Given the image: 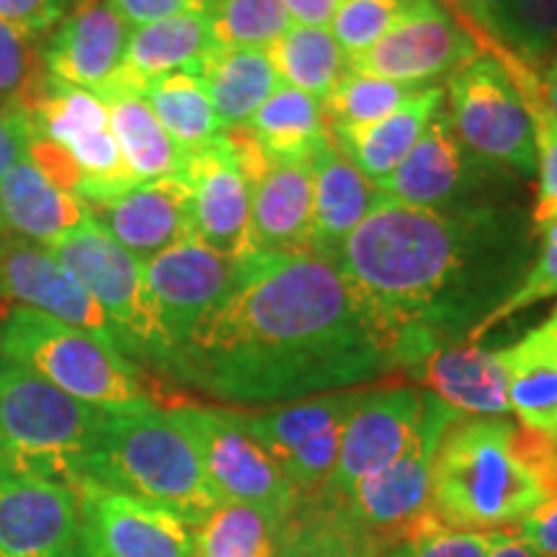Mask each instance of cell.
I'll return each instance as SVG.
<instances>
[{"mask_svg": "<svg viewBox=\"0 0 557 557\" xmlns=\"http://www.w3.org/2000/svg\"><path fill=\"white\" fill-rule=\"evenodd\" d=\"M395 348L338 263L310 253H256L233 289L173 351L169 372L240 406L297 403L395 372Z\"/></svg>", "mask_w": 557, "mask_h": 557, "instance_id": "1", "label": "cell"}, {"mask_svg": "<svg viewBox=\"0 0 557 557\" xmlns=\"http://www.w3.org/2000/svg\"><path fill=\"white\" fill-rule=\"evenodd\" d=\"M532 230L519 207L485 201L455 209L382 197L341 248L338 269L413 369L438 346L470 336L519 287Z\"/></svg>", "mask_w": 557, "mask_h": 557, "instance_id": "2", "label": "cell"}, {"mask_svg": "<svg viewBox=\"0 0 557 557\" xmlns=\"http://www.w3.org/2000/svg\"><path fill=\"white\" fill-rule=\"evenodd\" d=\"M555 485L557 442L504 416H462L438 444L429 513L444 527L493 532L532 517Z\"/></svg>", "mask_w": 557, "mask_h": 557, "instance_id": "3", "label": "cell"}, {"mask_svg": "<svg viewBox=\"0 0 557 557\" xmlns=\"http://www.w3.org/2000/svg\"><path fill=\"white\" fill-rule=\"evenodd\" d=\"M83 480L156 504L194 529L225 504L189 434L156 403L109 410Z\"/></svg>", "mask_w": 557, "mask_h": 557, "instance_id": "4", "label": "cell"}, {"mask_svg": "<svg viewBox=\"0 0 557 557\" xmlns=\"http://www.w3.org/2000/svg\"><path fill=\"white\" fill-rule=\"evenodd\" d=\"M107 416V408L88 406L32 369L0 359V434L13 475L81 485Z\"/></svg>", "mask_w": 557, "mask_h": 557, "instance_id": "5", "label": "cell"}, {"mask_svg": "<svg viewBox=\"0 0 557 557\" xmlns=\"http://www.w3.org/2000/svg\"><path fill=\"white\" fill-rule=\"evenodd\" d=\"M0 359L32 369L88 406L120 410L152 403L127 354L86 331L16 305L0 325Z\"/></svg>", "mask_w": 557, "mask_h": 557, "instance_id": "6", "label": "cell"}, {"mask_svg": "<svg viewBox=\"0 0 557 557\" xmlns=\"http://www.w3.org/2000/svg\"><path fill=\"white\" fill-rule=\"evenodd\" d=\"M50 250L107 312L122 351L165 372L173 344L145 282L143 263L94 222L58 240Z\"/></svg>", "mask_w": 557, "mask_h": 557, "instance_id": "7", "label": "cell"}, {"mask_svg": "<svg viewBox=\"0 0 557 557\" xmlns=\"http://www.w3.org/2000/svg\"><path fill=\"white\" fill-rule=\"evenodd\" d=\"M447 99L451 127L472 156L521 178L537 176L532 120L500 60L478 54L451 75Z\"/></svg>", "mask_w": 557, "mask_h": 557, "instance_id": "8", "label": "cell"}, {"mask_svg": "<svg viewBox=\"0 0 557 557\" xmlns=\"http://www.w3.org/2000/svg\"><path fill=\"white\" fill-rule=\"evenodd\" d=\"M171 413L189 434L207 480L222 500L256 506L287 524L302 496L235 413L201 406L171 408Z\"/></svg>", "mask_w": 557, "mask_h": 557, "instance_id": "9", "label": "cell"}, {"mask_svg": "<svg viewBox=\"0 0 557 557\" xmlns=\"http://www.w3.org/2000/svg\"><path fill=\"white\" fill-rule=\"evenodd\" d=\"M459 418H462L459 410L449 408L436 395L423 393V416L408 447L377 475L361 480L344 498L329 504L344 508L346 517L367 532L406 534L423 513H429L431 475H434L438 444Z\"/></svg>", "mask_w": 557, "mask_h": 557, "instance_id": "10", "label": "cell"}, {"mask_svg": "<svg viewBox=\"0 0 557 557\" xmlns=\"http://www.w3.org/2000/svg\"><path fill=\"white\" fill-rule=\"evenodd\" d=\"M480 47L451 18L438 0H416L410 11L359 58H348V73L413 88H429L434 81L455 75L478 58Z\"/></svg>", "mask_w": 557, "mask_h": 557, "instance_id": "11", "label": "cell"}, {"mask_svg": "<svg viewBox=\"0 0 557 557\" xmlns=\"http://www.w3.org/2000/svg\"><path fill=\"white\" fill-rule=\"evenodd\" d=\"M506 171L493 169L472 156L451 127L447 109L431 116L429 127L418 137L416 148L398 165V171L380 181L382 197L408 207L455 209L485 205L475 199L487 184H498Z\"/></svg>", "mask_w": 557, "mask_h": 557, "instance_id": "12", "label": "cell"}, {"mask_svg": "<svg viewBox=\"0 0 557 557\" xmlns=\"http://www.w3.org/2000/svg\"><path fill=\"white\" fill-rule=\"evenodd\" d=\"M83 549L96 557H194V532L186 521L148 500L83 480Z\"/></svg>", "mask_w": 557, "mask_h": 557, "instance_id": "13", "label": "cell"}, {"mask_svg": "<svg viewBox=\"0 0 557 557\" xmlns=\"http://www.w3.org/2000/svg\"><path fill=\"white\" fill-rule=\"evenodd\" d=\"M423 416V393L416 387H389L377 393H361L348 413L341 436L338 462L329 483L320 487V498H344L361 480L387 468L410 438L416 436Z\"/></svg>", "mask_w": 557, "mask_h": 557, "instance_id": "14", "label": "cell"}, {"mask_svg": "<svg viewBox=\"0 0 557 557\" xmlns=\"http://www.w3.org/2000/svg\"><path fill=\"white\" fill-rule=\"evenodd\" d=\"M0 292L16 308L60 320L122 351L120 336L109 323L107 312L78 278L54 259L50 248L11 235L0 248Z\"/></svg>", "mask_w": 557, "mask_h": 557, "instance_id": "15", "label": "cell"}, {"mask_svg": "<svg viewBox=\"0 0 557 557\" xmlns=\"http://www.w3.org/2000/svg\"><path fill=\"white\" fill-rule=\"evenodd\" d=\"M81 549L83 517L73 487L24 475L0 480V557H78Z\"/></svg>", "mask_w": 557, "mask_h": 557, "instance_id": "16", "label": "cell"}, {"mask_svg": "<svg viewBox=\"0 0 557 557\" xmlns=\"http://www.w3.org/2000/svg\"><path fill=\"white\" fill-rule=\"evenodd\" d=\"M184 178L191 186L194 238L233 261L259 253L250 225V186L225 132L205 150L186 156Z\"/></svg>", "mask_w": 557, "mask_h": 557, "instance_id": "17", "label": "cell"}, {"mask_svg": "<svg viewBox=\"0 0 557 557\" xmlns=\"http://www.w3.org/2000/svg\"><path fill=\"white\" fill-rule=\"evenodd\" d=\"M238 267L240 261L225 259L197 238L181 240L143 263L145 282L156 299L173 351L189 336L194 325L233 289Z\"/></svg>", "mask_w": 557, "mask_h": 557, "instance_id": "18", "label": "cell"}, {"mask_svg": "<svg viewBox=\"0 0 557 557\" xmlns=\"http://www.w3.org/2000/svg\"><path fill=\"white\" fill-rule=\"evenodd\" d=\"M90 220L139 263L194 238L191 186L181 176L148 181L120 197L86 201Z\"/></svg>", "mask_w": 557, "mask_h": 557, "instance_id": "19", "label": "cell"}, {"mask_svg": "<svg viewBox=\"0 0 557 557\" xmlns=\"http://www.w3.org/2000/svg\"><path fill=\"white\" fill-rule=\"evenodd\" d=\"M129 26L107 0H88L67 13L45 41L50 78L103 96L122 78Z\"/></svg>", "mask_w": 557, "mask_h": 557, "instance_id": "20", "label": "cell"}, {"mask_svg": "<svg viewBox=\"0 0 557 557\" xmlns=\"http://www.w3.org/2000/svg\"><path fill=\"white\" fill-rule=\"evenodd\" d=\"M431 395L462 416L498 418L511 413L508 372L500 348L478 344L438 346L410 369Z\"/></svg>", "mask_w": 557, "mask_h": 557, "instance_id": "21", "label": "cell"}, {"mask_svg": "<svg viewBox=\"0 0 557 557\" xmlns=\"http://www.w3.org/2000/svg\"><path fill=\"white\" fill-rule=\"evenodd\" d=\"M250 225L259 253H312L310 160L274 163L250 181Z\"/></svg>", "mask_w": 557, "mask_h": 557, "instance_id": "22", "label": "cell"}, {"mask_svg": "<svg viewBox=\"0 0 557 557\" xmlns=\"http://www.w3.org/2000/svg\"><path fill=\"white\" fill-rule=\"evenodd\" d=\"M312 253L336 263L341 248L382 199L374 181L341 152L333 139L310 160Z\"/></svg>", "mask_w": 557, "mask_h": 557, "instance_id": "23", "label": "cell"}, {"mask_svg": "<svg viewBox=\"0 0 557 557\" xmlns=\"http://www.w3.org/2000/svg\"><path fill=\"white\" fill-rule=\"evenodd\" d=\"M0 220L13 238L45 248L94 222L86 201L52 186L29 158L0 178Z\"/></svg>", "mask_w": 557, "mask_h": 557, "instance_id": "24", "label": "cell"}, {"mask_svg": "<svg viewBox=\"0 0 557 557\" xmlns=\"http://www.w3.org/2000/svg\"><path fill=\"white\" fill-rule=\"evenodd\" d=\"M504 351L508 406L521 429L557 442V305L545 323Z\"/></svg>", "mask_w": 557, "mask_h": 557, "instance_id": "25", "label": "cell"}, {"mask_svg": "<svg viewBox=\"0 0 557 557\" xmlns=\"http://www.w3.org/2000/svg\"><path fill=\"white\" fill-rule=\"evenodd\" d=\"M444 99H447L444 88H421L413 99H408L393 114L382 116L380 122L364 124V127L336 129L331 132V139L351 163H357V169L369 181L380 184L389 173L398 171L408 152L416 148L418 137L429 127L431 116L444 107Z\"/></svg>", "mask_w": 557, "mask_h": 557, "instance_id": "26", "label": "cell"}, {"mask_svg": "<svg viewBox=\"0 0 557 557\" xmlns=\"http://www.w3.org/2000/svg\"><path fill=\"white\" fill-rule=\"evenodd\" d=\"M214 47L218 45L209 32L207 16H199V13L135 26L129 29L122 78L116 86L139 90L148 81L171 73L199 75Z\"/></svg>", "mask_w": 557, "mask_h": 557, "instance_id": "27", "label": "cell"}, {"mask_svg": "<svg viewBox=\"0 0 557 557\" xmlns=\"http://www.w3.org/2000/svg\"><path fill=\"white\" fill-rule=\"evenodd\" d=\"M120 152L137 184L181 176L186 156L158 122L148 99L129 86H114L101 96Z\"/></svg>", "mask_w": 557, "mask_h": 557, "instance_id": "28", "label": "cell"}, {"mask_svg": "<svg viewBox=\"0 0 557 557\" xmlns=\"http://www.w3.org/2000/svg\"><path fill=\"white\" fill-rule=\"evenodd\" d=\"M209 101L225 127H243L282 86L267 50L214 47L199 73Z\"/></svg>", "mask_w": 557, "mask_h": 557, "instance_id": "29", "label": "cell"}, {"mask_svg": "<svg viewBox=\"0 0 557 557\" xmlns=\"http://www.w3.org/2000/svg\"><path fill=\"white\" fill-rule=\"evenodd\" d=\"M263 156L274 163L312 160L331 143V132L323 120V101L302 90L278 86L263 101V107L246 124Z\"/></svg>", "mask_w": 557, "mask_h": 557, "instance_id": "30", "label": "cell"}, {"mask_svg": "<svg viewBox=\"0 0 557 557\" xmlns=\"http://www.w3.org/2000/svg\"><path fill=\"white\" fill-rule=\"evenodd\" d=\"M359 398V389H346L289 403L267 413H235V418L271 457L282 459L336 423H344Z\"/></svg>", "mask_w": 557, "mask_h": 557, "instance_id": "31", "label": "cell"}, {"mask_svg": "<svg viewBox=\"0 0 557 557\" xmlns=\"http://www.w3.org/2000/svg\"><path fill=\"white\" fill-rule=\"evenodd\" d=\"M139 94L148 99L158 122L163 124V129L169 132V137L184 156L205 150L227 129L220 122L212 101H209V94L199 75H163V78L145 83Z\"/></svg>", "mask_w": 557, "mask_h": 557, "instance_id": "32", "label": "cell"}, {"mask_svg": "<svg viewBox=\"0 0 557 557\" xmlns=\"http://www.w3.org/2000/svg\"><path fill=\"white\" fill-rule=\"evenodd\" d=\"M278 81L323 101L344 78L348 58L329 26L292 24L282 39L269 47Z\"/></svg>", "mask_w": 557, "mask_h": 557, "instance_id": "33", "label": "cell"}, {"mask_svg": "<svg viewBox=\"0 0 557 557\" xmlns=\"http://www.w3.org/2000/svg\"><path fill=\"white\" fill-rule=\"evenodd\" d=\"M282 527L261 508L225 500L194 532V557H276Z\"/></svg>", "mask_w": 557, "mask_h": 557, "instance_id": "34", "label": "cell"}, {"mask_svg": "<svg viewBox=\"0 0 557 557\" xmlns=\"http://www.w3.org/2000/svg\"><path fill=\"white\" fill-rule=\"evenodd\" d=\"M418 90L421 88L346 70L336 88L323 99L325 127L329 132H336L380 122L382 116L393 114L408 99H413Z\"/></svg>", "mask_w": 557, "mask_h": 557, "instance_id": "35", "label": "cell"}, {"mask_svg": "<svg viewBox=\"0 0 557 557\" xmlns=\"http://www.w3.org/2000/svg\"><path fill=\"white\" fill-rule=\"evenodd\" d=\"M47 83L50 73L45 65L41 37L0 21V109L32 114L45 96Z\"/></svg>", "mask_w": 557, "mask_h": 557, "instance_id": "36", "label": "cell"}, {"mask_svg": "<svg viewBox=\"0 0 557 557\" xmlns=\"http://www.w3.org/2000/svg\"><path fill=\"white\" fill-rule=\"evenodd\" d=\"M207 24L218 47L269 50L292 26L282 0H214Z\"/></svg>", "mask_w": 557, "mask_h": 557, "instance_id": "37", "label": "cell"}, {"mask_svg": "<svg viewBox=\"0 0 557 557\" xmlns=\"http://www.w3.org/2000/svg\"><path fill=\"white\" fill-rule=\"evenodd\" d=\"M540 235H542V246H540L537 259H534L532 267L527 269V274L519 282V287L513 289L496 310L487 312L483 323H478L475 329L470 331L468 336L470 344H478L487 331H493L508 318L519 315L521 310L532 308V305L537 302H545V299L557 297V222H549V225L542 227Z\"/></svg>", "mask_w": 557, "mask_h": 557, "instance_id": "38", "label": "cell"}, {"mask_svg": "<svg viewBox=\"0 0 557 557\" xmlns=\"http://www.w3.org/2000/svg\"><path fill=\"white\" fill-rule=\"evenodd\" d=\"M413 3L416 0H346L329 29L346 58H359L369 47L377 45Z\"/></svg>", "mask_w": 557, "mask_h": 557, "instance_id": "39", "label": "cell"}, {"mask_svg": "<svg viewBox=\"0 0 557 557\" xmlns=\"http://www.w3.org/2000/svg\"><path fill=\"white\" fill-rule=\"evenodd\" d=\"M496 532H470V529H451L436 521L431 513H423L413 527L403 534L400 545L385 557H487Z\"/></svg>", "mask_w": 557, "mask_h": 557, "instance_id": "40", "label": "cell"}, {"mask_svg": "<svg viewBox=\"0 0 557 557\" xmlns=\"http://www.w3.org/2000/svg\"><path fill=\"white\" fill-rule=\"evenodd\" d=\"M506 50L534 70L557 54V0H517Z\"/></svg>", "mask_w": 557, "mask_h": 557, "instance_id": "41", "label": "cell"}, {"mask_svg": "<svg viewBox=\"0 0 557 557\" xmlns=\"http://www.w3.org/2000/svg\"><path fill=\"white\" fill-rule=\"evenodd\" d=\"M26 158H29L34 169L50 181L52 186H58L60 191L73 194V197L81 199L86 178H83L81 165L75 163L73 152H70L65 145L54 143L52 137L41 135V132L32 127L29 145H26Z\"/></svg>", "mask_w": 557, "mask_h": 557, "instance_id": "42", "label": "cell"}, {"mask_svg": "<svg viewBox=\"0 0 557 557\" xmlns=\"http://www.w3.org/2000/svg\"><path fill=\"white\" fill-rule=\"evenodd\" d=\"M70 3L73 0H0V21L41 37L67 16Z\"/></svg>", "mask_w": 557, "mask_h": 557, "instance_id": "43", "label": "cell"}, {"mask_svg": "<svg viewBox=\"0 0 557 557\" xmlns=\"http://www.w3.org/2000/svg\"><path fill=\"white\" fill-rule=\"evenodd\" d=\"M107 3L124 18L129 29L135 26L152 24L173 16H186V13H199L207 16L214 0H107Z\"/></svg>", "mask_w": 557, "mask_h": 557, "instance_id": "44", "label": "cell"}, {"mask_svg": "<svg viewBox=\"0 0 557 557\" xmlns=\"http://www.w3.org/2000/svg\"><path fill=\"white\" fill-rule=\"evenodd\" d=\"M517 532L540 557H557V485L532 517L517 524Z\"/></svg>", "mask_w": 557, "mask_h": 557, "instance_id": "45", "label": "cell"}, {"mask_svg": "<svg viewBox=\"0 0 557 557\" xmlns=\"http://www.w3.org/2000/svg\"><path fill=\"white\" fill-rule=\"evenodd\" d=\"M29 135V114H24V111L18 109H0V178H3L18 160L26 158Z\"/></svg>", "mask_w": 557, "mask_h": 557, "instance_id": "46", "label": "cell"}, {"mask_svg": "<svg viewBox=\"0 0 557 557\" xmlns=\"http://www.w3.org/2000/svg\"><path fill=\"white\" fill-rule=\"evenodd\" d=\"M438 3H442L444 9L451 13V18L478 41L480 52L485 50V54H493V58H500V54L508 52L491 37V34H487L483 18H480V13L475 9V0H438Z\"/></svg>", "mask_w": 557, "mask_h": 557, "instance_id": "47", "label": "cell"}, {"mask_svg": "<svg viewBox=\"0 0 557 557\" xmlns=\"http://www.w3.org/2000/svg\"><path fill=\"white\" fill-rule=\"evenodd\" d=\"M344 3L346 0H282L292 24L299 26H331L333 16Z\"/></svg>", "mask_w": 557, "mask_h": 557, "instance_id": "48", "label": "cell"}, {"mask_svg": "<svg viewBox=\"0 0 557 557\" xmlns=\"http://www.w3.org/2000/svg\"><path fill=\"white\" fill-rule=\"evenodd\" d=\"M513 3H517V0H475V9L480 13V18H483L487 34H491L504 50L508 39V26H511Z\"/></svg>", "mask_w": 557, "mask_h": 557, "instance_id": "49", "label": "cell"}, {"mask_svg": "<svg viewBox=\"0 0 557 557\" xmlns=\"http://www.w3.org/2000/svg\"><path fill=\"white\" fill-rule=\"evenodd\" d=\"M487 557H540L529 547V542L521 537L519 532H508V529H498L496 542H493Z\"/></svg>", "mask_w": 557, "mask_h": 557, "instance_id": "50", "label": "cell"}, {"mask_svg": "<svg viewBox=\"0 0 557 557\" xmlns=\"http://www.w3.org/2000/svg\"><path fill=\"white\" fill-rule=\"evenodd\" d=\"M537 73H540V83H542V90H545L549 109H553V114L557 116V54H553L545 65L537 67Z\"/></svg>", "mask_w": 557, "mask_h": 557, "instance_id": "51", "label": "cell"}, {"mask_svg": "<svg viewBox=\"0 0 557 557\" xmlns=\"http://www.w3.org/2000/svg\"><path fill=\"white\" fill-rule=\"evenodd\" d=\"M549 222H557V197L537 201L532 212V233H540L542 227L549 225Z\"/></svg>", "mask_w": 557, "mask_h": 557, "instance_id": "52", "label": "cell"}, {"mask_svg": "<svg viewBox=\"0 0 557 557\" xmlns=\"http://www.w3.org/2000/svg\"><path fill=\"white\" fill-rule=\"evenodd\" d=\"M336 557H377V545H374L372 540H364V542H359V545L338 553Z\"/></svg>", "mask_w": 557, "mask_h": 557, "instance_id": "53", "label": "cell"}, {"mask_svg": "<svg viewBox=\"0 0 557 557\" xmlns=\"http://www.w3.org/2000/svg\"><path fill=\"white\" fill-rule=\"evenodd\" d=\"M13 475V465H11V455L9 447H5V438L0 434V480L11 478Z\"/></svg>", "mask_w": 557, "mask_h": 557, "instance_id": "54", "label": "cell"}, {"mask_svg": "<svg viewBox=\"0 0 557 557\" xmlns=\"http://www.w3.org/2000/svg\"><path fill=\"white\" fill-rule=\"evenodd\" d=\"M11 308H13V305L9 302V299H5V297H3V292H0V325H3V320H5V318H9V312H11Z\"/></svg>", "mask_w": 557, "mask_h": 557, "instance_id": "55", "label": "cell"}, {"mask_svg": "<svg viewBox=\"0 0 557 557\" xmlns=\"http://www.w3.org/2000/svg\"><path fill=\"white\" fill-rule=\"evenodd\" d=\"M11 235H9V230H5V225H3V220H0V248H3V243L9 240Z\"/></svg>", "mask_w": 557, "mask_h": 557, "instance_id": "56", "label": "cell"}, {"mask_svg": "<svg viewBox=\"0 0 557 557\" xmlns=\"http://www.w3.org/2000/svg\"><path fill=\"white\" fill-rule=\"evenodd\" d=\"M78 557H96V555H90V553H86V549H81Z\"/></svg>", "mask_w": 557, "mask_h": 557, "instance_id": "57", "label": "cell"}]
</instances>
